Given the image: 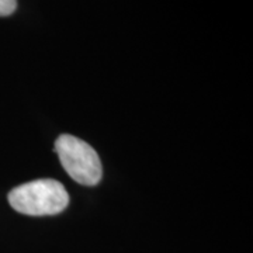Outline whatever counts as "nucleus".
<instances>
[{
    "mask_svg": "<svg viewBox=\"0 0 253 253\" xmlns=\"http://www.w3.org/2000/svg\"><path fill=\"white\" fill-rule=\"evenodd\" d=\"M9 204L20 214L31 217L56 215L69 204V194L62 183L40 179L24 183L11 190Z\"/></svg>",
    "mask_w": 253,
    "mask_h": 253,
    "instance_id": "1",
    "label": "nucleus"
},
{
    "mask_svg": "<svg viewBox=\"0 0 253 253\" xmlns=\"http://www.w3.org/2000/svg\"><path fill=\"white\" fill-rule=\"evenodd\" d=\"M55 152L61 165L73 180L83 186H96L103 176L97 152L76 136L63 134L55 141Z\"/></svg>",
    "mask_w": 253,
    "mask_h": 253,
    "instance_id": "2",
    "label": "nucleus"
},
{
    "mask_svg": "<svg viewBox=\"0 0 253 253\" xmlns=\"http://www.w3.org/2000/svg\"><path fill=\"white\" fill-rule=\"evenodd\" d=\"M17 9V0H0V17H7Z\"/></svg>",
    "mask_w": 253,
    "mask_h": 253,
    "instance_id": "3",
    "label": "nucleus"
}]
</instances>
